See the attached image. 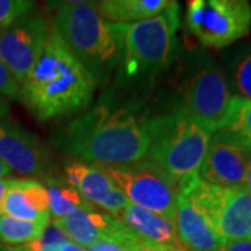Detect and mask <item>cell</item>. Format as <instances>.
Segmentation results:
<instances>
[{
    "label": "cell",
    "instance_id": "obj_1",
    "mask_svg": "<svg viewBox=\"0 0 251 251\" xmlns=\"http://www.w3.org/2000/svg\"><path fill=\"white\" fill-rule=\"evenodd\" d=\"M53 144L66 155L97 165H126L147 158L151 145V117L133 106L99 102L63 128Z\"/></svg>",
    "mask_w": 251,
    "mask_h": 251
},
{
    "label": "cell",
    "instance_id": "obj_2",
    "mask_svg": "<svg viewBox=\"0 0 251 251\" xmlns=\"http://www.w3.org/2000/svg\"><path fill=\"white\" fill-rule=\"evenodd\" d=\"M95 81L53 28L34 69L21 84V100L39 120L77 113L90 105Z\"/></svg>",
    "mask_w": 251,
    "mask_h": 251
},
{
    "label": "cell",
    "instance_id": "obj_3",
    "mask_svg": "<svg viewBox=\"0 0 251 251\" xmlns=\"http://www.w3.org/2000/svg\"><path fill=\"white\" fill-rule=\"evenodd\" d=\"M52 28L95 84L106 81L120 67L123 57V24L109 23L99 14L97 3L62 4L52 18Z\"/></svg>",
    "mask_w": 251,
    "mask_h": 251
},
{
    "label": "cell",
    "instance_id": "obj_4",
    "mask_svg": "<svg viewBox=\"0 0 251 251\" xmlns=\"http://www.w3.org/2000/svg\"><path fill=\"white\" fill-rule=\"evenodd\" d=\"M212 134V130L180 110L152 117L147 158L179 183L198 175Z\"/></svg>",
    "mask_w": 251,
    "mask_h": 251
},
{
    "label": "cell",
    "instance_id": "obj_5",
    "mask_svg": "<svg viewBox=\"0 0 251 251\" xmlns=\"http://www.w3.org/2000/svg\"><path fill=\"white\" fill-rule=\"evenodd\" d=\"M179 28V4L155 17L133 24H123L122 73L126 78L150 77L165 70L176 50V31Z\"/></svg>",
    "mask_w": 251,
    "mask_h": 251
},
{
    "label": "cell",
    "instance_id": "obj_6",
    "mask_svg": "<svg viewBox=\"0 0 251 251\" xmlns=\"http://www.w3.org/2000/svg\"><path fill=\"white\" fill-rule=\"evenodd\" d=\"M177 188L205 214L225 242L251 240V194L246 188L211 186L200 175L179 181Z\"/></svg>",
    "mask_w": 251,
    "mask_h": 251
},
{
    "label": "cell",
    "instance_id": "obj_7",
    "mask_svg": "<svg viewBox=\"0 0 251 251\" xmlns=\"http://www.w3.org/2000/svg\"><path fill=\"white\" fill-rule=\"evenodd\" d=\"M105 169L131 205L173 221L177 183L148 158L126 165H108Z\"/></svg>",
    "mask_w": 251,
    "mask_h": 251
},
{
    "label": "cell",
    "instance_id": "obj_8",
    "mask_svg": "<svg viewBox=\"0 0 251 251\" xmlns=\"http://www.w3.org/2000/svg\"><path fill=\"white\" fill-rule=\"evenodd\" d=\"M186 23L202 45L226 48L249 35L251 4L247 0H191Z\"/></svg>",
    "mask_w": 251,
    "mask_h": 251
},
{
    "label": "cell",
    "instance_id": "obj_9",
    "mask_svg": "<svg viewBox=\"0 0 251 251\" xmlns=\"http://www.w3.org/2000/svg\"><path fill=\"white\" fill-rule=\"evenodd\" d=\"M232 98L224 73L214 63L202 62L196 64L184 77L176 110L215 133L224 126Z\"/></svg>",
    "mask_w": 251,
    "mask_h": 251
},
{
    "label": "cell",
    "instance_id": "obj_10",
    "mask_svg": "<svg viewBox=\"0 0 251 251\" xmlns=\"http://www.w3.org/2000/svg\"><path fill=\"white\" fill-rule=\"evenodd\" d=\"M50 29L52 24L34 11L0 29V60L20 87L38 62Z\"/></svg>",
    "mask_w": 251,
    "mask_h": 251
},
{
    "label": "cell",
    "instance_id": "obj_11",
    "mask_svg": "<svg viewBox=\"0 0 251 251\" xmlns=\"http://www.w3.org/2000/svg\"><path fill=\"white\" fill-rule=\"evenodd\" d=\"M251 151L222 130L212 134L200 177L211 186L224 188L243 187Z\"/></svg>",
    "mask_w": 251,
    "mask_h": 251
},
{
    "label": "cell",
    "instance_id": "obj_12",
    "mask_svg": "<svg viewBox=\"0 0 251 251\" xmlns=\"http://www.w3.org/2000/svg\"><path fill=\"white\" fill-rule=\"evenodd\" d=\"M66 181L92 205H98L109 215L117 216L130 205L125 193L110 177L103 165L73 161L64 169Z\"/></svg>",
    "mask_w": 251,
    "mask_h": 251
},
{
    "label": "cell",
    "instance_id": "obj_13",
    "mask_svg": "<svg viewBox=\"0 0 251 251\" xmlns=\"http://www.w3.org/2000/svg\"><path fill=\"white\" fill-rule=\"evenodd\" d=\"M0 161L11 172L27 176L45 175L50 168V155L45 145L6 119H0Z\"/></svg>",
    "mask_w": 251,
    "mask_h": 251
},
{
    "label": "cell",
    "instance_id": "obj_14",
    "mask_svg": "<svg viewBox=\"0 0 251 251\" xmlns=\"http://www.w3.org/2000/svg\"><path fill=\"white\" fill-rule=\"evenodd\" d=\"M173 224L186 251H218L226 243L205 214L181 193L177 194L176 200Z\"/></svg>",
    "mask_w": 251,
    "mask_h": 251
},
{
    "label": "cell",
    "instance_id": "obj_15",
    "mask_svg": "<svg viewBox=\"0 0 251 251\" xmlns=\"http://www.w3.org/2000/svg\"><path fill=\"white\" fill-rule=\"evenodd\" d=\"M1 214L21 221L49 225L50 214L46 186L36 179H13Z\"/></svg>",
    "mask_w": 251,
    "mask_h": 251
},
{
    "label": "cell",
    "instance_id": "obj_16",
    "mask_svg": "<svg viewBox=\"0 0 251 251\" xmlns=\"http://www.w3.org/2000/svg\"><path fill=\"white\" fill-rule=\"evenodd\" d=\"M50 222L57 226L67 236L69 240L77 243L85 249H88L100 239L119 233L127 227L115 216L97 211L95 206L78 211L74 215L67 216L64 219Z\"/></svg>",
    "mask_w": 251,
    "mask_h": 251
},
{
    "label": "cell",
    "instance_id": "obj_17",
    "mask_svg": "<svg viewBox=\"0 0 251 251\" xmlns=\"http://www.w3.org/2000/svg\"><path fill=\"white\" fill-rule=\"evenodd\" d=\"M117 219L123 222L143 242L184 250L173 221L165 216L130 204L117 216Z\"/></svg>",
    "mask_w": 251,
    "mask_h": 251
},
{
    "label": "cell",
    "instance_id": "obj_18",
    "mask_svg": "<svg viewBox=\"0 0 251 251\" xmlns=\"http://www.w3.org/2000/svg\"><path fill=\"white\" fill-rule=\"evenodd\" d=\"M172 3L171 0H103L97 3V9L109 23L133 24L161 14Z\"/></svg>",
    "mask_w": 251,
    "mask_h": 251
},
{
    "label": "cell",
    "instance_id": "obj_19",
    "mask_svg": "<svg viewBox=\"0 0 251 251\" xmlns=\"http://www.w3.org/2000/svg\"><path fill=\"white\" fill-rule=\"evenodd\" d=\"M45 186L48 190L50 221L64 219L67 216L74 215L78 211L94 206L81 197L78 191L73 188L67 181L56 177H48Z\"/></svg>",
    "mask_w": 251,
    "mask_h": 251
},
{
    "label": "cell",
    "instance_id": "obj_20",
    "mask_svg": "<svg viewBox=\"0 0 251 251\" xmlns=\"http://www.w3.org/2000/svg\"><path fill=\"white\" fill-rule=\"evenodd\" d=\"M233 140L251 151V100L233 97L221 128Z\"/></svg>",
    "mask_w": 251,
    "mask_h": 251
},
{
    "label": "cell",
    "instance_id": "obj_21",
    "mask_svg": "<svg viewBox=\"0 0 251 251\" xmlns=\"http://www.w3.org/2000/svg\"><path fill=\"white\" fill-rule=\"evenodd\" d=\"M48 225L21 221L9 215H0V243L9 247L23 246L38 239L45 232Z\"/></svg>",
    "mask_w": 251,
    "mask_h": 251
},
{
    "label": "cell",
    "instance_id": "obj_22",
    "mask_svg": "<svg viewBox=\"0 0 251 251\" xmlns=\"http://www.w3.org/2000/svg\"><path fill=\"white\" fill-rule=\"evenodd\" d=\"M230 75L240 98L251 100V46L239 49L234 53L230 63Z\"/></svg>",
    "mask_w": 251,
    "mask_h": 251
},
{
    "label": "cell",
    "instance_id": "obj_23",
    "mask_svg": "<svg viewBox=\"0 0 251 251\" xmlns=\"http://www.w3.org/2000/svg\"><path fill=\"white\" fill-rule=\"evenodd\" d=\"M67 236L62 230L54 226L52 222L46 226L45 232L38 239L32 242L25 243L23 246L16 247H6V251H59L64 243L67 242Z\"/></svg>",
    "mask_w": 251,
    "mask_h": 251
},
{
    "label": "cell",
    "instance_id": "obj_24",
    "mask_svg": "<svg viewBox=\"0 0 251 251\" xmlns=\"http://www.w3.org/2000/svg\"><path fill=\"white\" fill-rule=\"evenodd\" d=\"M143 240L128 227L119 233L110 234L90 246L88 251H135Z\"/></svg>",
    "mask_w": 251,
    "mask_h": 251
},
{
    "label": "cell",
    "instance_id": "obj_25",
    "mask_svg": "<svg viewBox=\"0 0 251 251\" xmlns=\"http://www.w3.org/2000/svg\"><path fill=\"white\" fill-rule=\"evenodd\" d=\"M34 6L35 3L28 0H0V29L32 11Z\"/></svg>",
    "mask_w": 251,
    "mask_h": 251
},
{
    "label": "cell",
    "instance_id": "obj_26",
    "mask_svg": "<svg viewBox=\"0 0 251 251\" xmlns=\"http://www.w3.org/2000/svg\"><path fill=\"white\" fill-rule=\"evenodd\" d=\"M0 97L14 100H21V87L11 75L9 69L0 60Z\"/></svg>",
    "mask_w": 251,
    "mask_h": 251
},
{
    "label": "cell",
    "instance_id": "obj_27",
    "mask_svg": "<svg viewBox=\"0 0 251 251\" xmlns=\"http://www.w3.org/2000/svg\"><path fill=\"white\" fill-rule=\"evenodd\" d=\"M218 251H251V240L226 242L224 247Z\"/></svg>",
    "mask_w": 251,
    "mask_h": 251
},
{
    "label": "cell",
    "instance_id": "obj_28",
    "mask_svg": "<svg viewBox=\"0 0 251 251\" xmlns=\"http://www.w3.org/2000/svg\"><path fill=\"white\" fill-rule=\"evenodd\" d=\"M135 251H186L180 250V249H173V247H168V246H159V244H152V243L143 242Z\"/></svg>",
    "mask_w": 251,
    "mask_h": 251
},
{
    "label": "cell",
    "instance_id": "obj_29",
    "mask_svg": "<svg viewBox=\"0 0 251 251\" xmlns=\"http://www.w3.org/2000/svg\"><path fill=\"white\" fill-rule=\"evenodd\" d=\"M11 181H13V177L0 179V215H1V208H3V202H4L6 194H7V191H9L10 186H11Z\"/></svg>",
    "mask_w": 251,
    "mask_h": 251
},
{
    "label": "cell",
    "instance_id": "obj_30",
    "mask_svg": "<svg viewBox=\"0 0 251 251\" xmlns=\"http://www.w3.org/2000/svg\"><path fill=\"white\" fill-rule=\"evenodd\" d=\"M59 251H88L85 247H81L80 244H77V243L72 242V240H67V242L63 244L62 247H60V250Z\"/></svg>",
    "mask_w": 251,
    "mask_h": 251
},
{
    "label": "cell",
    "instance_id": "obj_31",
    "mask_svg": "<svg viewBox=\"0 0 251 251\" xmlns=\"http://www.w3.org/2000/svg\"><path fill=\"white\" fill-rule=\"evenodd\" d=\"M10 112V105L9 100L3 97H0V119H4V117L9 115Z\"/></svg>",
    "mask_w": 251,
    "mask_h": 251
},
{
    "label": "cell",
    "instance_id": "obj_32",
    "mask_svg": "<svg viewBox=\"0 0 251 251\" xmlns=\"http://www.w3.org/2000/svg\"><path fill=\"white\" fill-rule=\"evenodd\" d=\"M243 187L246 188L249 193L251 194V156L250 161H249V165H247V171H246V179H244V184Z\"/></svg>",
    "mask_w": 251,
    "mask_h": 251
},
{
    "label": "cell",
    "instance_id": "obj_33",
    "mask_svg": "<svg viewBox=\"0 0 251 251\" xmlns=\"http://www.w3.org/2000/svg\"><path fill=\"white\" fill-rule=\"evenodd\" d=\"M11 173H13V172L10 171L9 168H7L3 162L0 161V179H6V177H9Z\"/></svg>",
    "mask_w": 251,
    "mask_h": 251
}]
</instances>
